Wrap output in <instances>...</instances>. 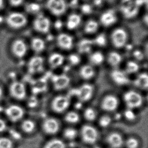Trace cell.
I'll return each instance as SVG.
<instances>
[{
    "mask_svg": "<svg viewBox=\"0 0 148 148\" xmlns=\"http://www.w3.org/2000/svg\"><path fill=\"white\" fill-rule=\"evenodd\" d=\"M6 24L13 29H20L26 25L28 19L25 14L20 12H12L7 15L5 18Z\"/></svg>",
    "mask_w": 148,
    "mask_h": 148,
    "instance_id": "1",
    "label": "cell"
},
{
    "mask_svg": "<svg viewBox=\"0 0 148 148\" xmlns=\"http://www.w3.org/2000/svg\"><path fill=\"white\" fill-rule=\"evenodd\" d=\"M80 136L84 142L92 145L98 140L99 132L96 128L90 125H84L80 130Z\"/></svg>",
    "mask_w": 148,
    "mask_h": 148,
    "instance_id": "2",
    "label": "cell"
},
{
    "mask_svg": "<svg viewBox=\"0 0 148 148\" xmlns=\"http://www.w3.org/2000/svg\"><path fill=\"white\" fill-rule=\"evenodd\" d=\"M123 99L126 106L130 109L140 107L143 102L142 95L134 90H130L125 92Z\"/></svg>",
    "mask_w": 148,
    "mask_h": 148,
    "instance_id": "3",
    "label": "cell"
},
{
    "mask_svg": "<svg viewBox=\"0 0 148 148\" xmlns=\"http://www.w3.org/2000/svg\"><path fill=\"white\" fill-rule=\"evenodd\" d=\"M9 93L13 98L22 100L26 98L27 90L25 85L20 81H14L9 86Z\"/></svg>",
    "mask_w": 148,
    "mask_h": 148,
    "instance_id": "4",
    "label": "cell"
},
{
    "mask_svg": "<svg viewBox=\"0 0 148 148\" xmlns=\"http://www.w3.org/2000/svg\"><path fill=\"white\" fill-rule=\"evenodd\" d=\"M93 87L89 84H84L78 88H75L71 90V94L77 98L80 102H87L92 97Z\"/></svg>",
    "mask_w": 148,
    "mask_h": 148,
    "instance_id": "5",
    "label": "cell"
},
{
    "mask_svg": "<svg viewBox=\"0 0 148 148\" xmlns=\"http://www.w3.org/2000/svg\"><path fill=\"white\" fill-rule=\"evenodd\" d=\"M112 44L116 48H121L125 45L127 40V34L123 28H116L111 35Z\"/></svg>",
    "mask_w": 148,
    "mask_h": 148,
    "instance_id": "6",
    "label": "cell"
},
{
    "mask_svg": "<svg viewBox=\"0 0 148 148\" xmlns=\"http://www.w3.org/2000/svg\"><path fill=\"white\" fill-rule=\"evenodd\" d=\"M7 118L13 122H18L24 116L25 112L23 108L17 105H11L5 110Z\"/></svg>",
    "mask_w": 148,
    "mask_h": 148,
    "instance_id": "7",
    "label": "cell"
},
{
    "mask_svg": "<svg viewBox=\"0 0 148 148\" xmlns=\"http://www.w3.org/2000/svg\"><path fill=\"white\" fill-rule=\"evenodd\" d=\"M51 22L48 18L42 14H38L33 21V27L37 32L47 34L49 32Z\"/></svg>",
    "mask_w": 148,
    "mask_h": 148,
    "instance_id": "8",
    "label": "cell"
},
{
    "mask_svg": "<svg viewBox=\"0 0 148 148\" xmlns=\"http://www.w3.org/2000/svg\"><path fill=\"white\" fill-rule=\"evenodd\" d=\"M70 100L68 97L60 95L55 97L51 103V108L54 112L61 113L69 107Z\"/></svg>",
    "mask_w": 148,
    "mask_h": 148,
    "instance_id": "9",
    "label": "cell"
},
{
    "mask_svg": "<svg viewBox=\"0 0 148 148\" xmlns=\"http://www.w3.org/2000/svg\"><path fill=\"white\" fill-rule=\"evenodd\" d=\"M28 51V47L26 42L21 39L14 40L11 45V51L16 58L21 59L26 56Z\"/></svg>",
    "mask_w": 148,
    "mask_h": 148,
    "instance_id": "10",
    "label": "cell"
},
{
    "mask_svg": "<svg viewBox=\"0 0 148 148\" xmlns=\"http://www.w3.org/2000/svg\"><path fill=\"white\" fill-rule=\"evenodd\" d=\"M44 59L40 56H34L30 58L27 63V70L30 74H36L44 69Z\"/></svg>",
    "mask_w": 148,
    "mask_h": 148,
    "instance_id": "11",
    "label": "cell"
},
{
    "mask_svg": "<svg viewBox=\"0 0 148 148\" xmlns=\"http://www.w3.org/2000/svg\"><path fill=\"white\" fill-rule=\"evenodd\" d=\"M50 77L55 90H62L67 88L70 84V78L65 74L52 75Z\"/></svg>",
    "mask_w": 148,
    "mask_h": 148,
    "instance_id": "12",
    "label": "cell"
},
{
    "mask_svg": "<svg viewBox=\"0 0 148 148\" xmlns=\"http://www.w3.org/2000/svg\"><path fill=\"white\" fill-rule=\"evenodd\" d=\"M59 128V123L55 118H47L42 122V130L46 134L49 135L56 134L58 132Z\"/></svg>",
    "mask_w": 148,
    "mask_h": 148,
    "instance_id": "13",
    "label": "cell"
},
{
    "mask_svg": "<svg viewBox=\"0 0 148 148\" xmlns=\"http://www.w3.org/2000/svg\"><path fill=\"white\" fill-rule=\"evenodd\" d=\"M119 104L118 99L112 95H108L103 99L101 107L103 110L107 112H112L116 110Z\"/></svg>",
    "mask_w": 148,
    "mask_h": 148,
    "instance_id": "14",
    "label": "cell"
},
{
    "mask_svg": "<svg viewBox=\"0 0 148 148\" xmlns=\"http://www.w3.org/2000/svg\"><path fill=\"white\" fill-rule=\"evenodd\" d=\"M106 143L111 148H121L124 144L123 136L119 133L111 132L106 138Z\"/></svg>",
    "mask_w": 148,
    "mask_h": 148,
    "instance_id": "15",
    "label": "cell"
},
{
    "mask_svg": "<svg viewBox=\"0 0 148 148\" xmlns=\"http://www.w3.org/2000/svg\"><path fill=\"white\" fill-rule=\"evenodd\" d=\"M57 43L58 47L63 50H70L73 45V40L70 35L62 33L57 36Z\"/></svg>",
    "mask_w": 148,
    "mask_h": 148,
    "instance_id": "16",
    "label": "cell"
},
{
    "mask_svg": "<svg viewBox=\"0 0 148 148\" xmlns=\"http://www.w3.org/2000/svg\"><path fill=\"white\" fill-rule=\"evenodd\" d=\"M100 21L103 25L108 27L117 21V17L113 10H110L104 12L100 17Z\"/></svg>",
    "mask_w": 148,
    "mask_h": 148,
    "instance_id": "17",
    "label": "cell"
},
{
    "mask_svg": "<svg viewBox=\"0 0 148 148\" xmlns=\"http://www.w3.org/2000/svg\"><path fill=\"white\" fill-rule=\"evenodd\" d=\"M111 77L114 83L118 86H124L130 82L126 74L120 70H113L111 73Z\"/></svg>",
    "mask_w": 148,
    "mask_h": 148,
    "instance_id": "18",
    "label": "cell"
},
{
    "mask_svg": "<svg viewBox=\"0 0 148 148\" xmlns=\"http://www.w3.org/2000/svg\"><path fill=\"white\" fill-rule=\"evenodd\" d=\"M123 15L126 19H131L137 15L138 13V7L132 3L127 5H122L120 8Z\"/></svg>",
    "mask_w": 148,
    "mask_h": 148,
    "instance_id": "19",
    "label": "cell"
},
{
    "mask_svg": "<svg viewBox=\"0 0 148 148\" xmlns=\"http://www.w3.org/2000/svg\"><path fill=\"white\" fill-rule=\"evenodd\" d=\"M93 40L89 39H82L78 42L77 44V50L80 54H88L91 51L93 45Z\"/></svg>",
    "mask_w": 148,
    "mask_h": 148,
    "instance_id": "20",
    "label": "cell"
},
{
    "mask_svg": "<svg viewBox=\"0 0 148 148\" xmlns=\"http://www.w3.org/2000/svg\"><path fill=\"white\" fill-rule=\"evenodd\" d=\"M64 57L62 55L57 53L51 54L49 58L48 62L52 68H56L61 66L64 62Z\"/></svg>",
    "mask_w": 148,
    "mask_h": 148,
    "instance_id": "21",
    "label": "cell"
},
{
    "mask_svg": "<svg viewBox=\"0 0 148 148\" xmlns=\"http://www.w3.org/2000/svg\"><path fill=\"white\" fill-rule=\"evenodd\" d=\"M30 47L32 50L36 53H39L42 52L46 47L44 40L40 38H32L30 42Z\"/></svg>",
    "mask_w": 148,
    "mask_h": 148,
    "instance_id": "22",
    "label": "cell"
},
{
    "mask_svg": "<svg viewBox=\"0 0 148 148\" xmlns=\"http://www.w3.org/2000/svg\"><path fill=\"white\" fill-rule=\"evenodd\" d=\"M135 86L142 90H147L148 87V75L147 73H142L138 75L134 81Z\"/></svg>",
    "mask_w": 148,
    "mask_h": 148,
    "instance_id": "23",
    "label": "cell"
},
{
    "mask_svg": "<svg viewBox=\"0 0 148 148\" xmlns=\"http://www.w3.org/2000/svg\"><path fill=\"white\" fill-rule=\"evenodd\" d=\"M95 74V71L92 66L88 65H85L80 68L79 74L81 77L84 79H90L94 76Z\"/></svg>",
    "mask_w": 148,
    "mask_h": 148,
    "instance_id": "24",
    "label": "cell"
},
{
    "mask_svg": "<svg viewBox=\"0 0 148 148\" xmlns=\"http://www.w3.org/2000/svg\"><path fill=\"white\" fill-rule=\"evenodd\" d=\"M82 18L79 15L72 14L69 16L66 23V26L69 30H73L80 24Z\"/></svg>",
    "mask_w": 148,
    "mask_h": 148,
    "instance_id": "25",
    "label": "cell"
},
{
    "mask_svg": "<svg viewBox=\"0 0 148 148\" xmlns=\"http://www.w3.org/2000/svg\"><path fill=\"white\" fill-rule=\"evenodd\" d=\"M67 4L65 0H59L54 8L50 12L54 15L60 16L66 12Z\"/></svg>",
    "mask_w": 148,
    "mask_h": 148,
    "instance_id": "26",
    "label": "cell"
},
{
    "mask_svg": "<svg viewBox=\"0 0 148 148\" xmlns=\"http://www.w3.org/2000/svg\"><path fill=\"white\" fill-rule=\"evenodd\" d=\"M121 61L122 57L117 52H110L108 55V62L111 66H117L120 64Z\"/></svg>",
    "mask_w": 148,
    "mask_h": 148,
    "instance_id": "27",
    "label": "cell"
},
{
    "mask_svg": "<svg viewBox=\"0 0 148 148\" xmlns=\"http://www.w3.org/2000/svg\"><path fill=\"white\" fill-rule=\"evenodd\" d=\"M36 128V124L34 121L30 119H26L22 121L21 124V128L25 133L30 134L34 132Z\"/></svg>",
    "mask_w": 148,
    "mask_h": 148,
    "instance_id": "28",
    "label": "cell"
},
{
    "mask_svg": "<svg viewBox=\"0 0 148 148\" xmlns=\"http://www.w3.org/2000/svg\"><path fill=\"white\" fill-rule=\"evenodd\" d=\"M44 148H66V145L60 139L54 138L47 142Z\"/></svg>",
    "mask_w": 148,
    "mask_h": 148,
    "instance_id": "29",
    "label": "cell"
},
{
    "mask_svg": "<svg viewBox=\"0 0 148 148\" xmlns=\"http://www.w3.org/2000/svg\"><path fill=\"white\" fill-rule=\"evenodd\" d=\"M98 22L94 20H89L84 26V32L89 34H94L98 30Z\"/></svg>",
    "mask_w": 148,
    "mask_h": 148,
    "instance_id": "30",
    "label": "cell"
},
{
    "mask_svg": "<svg viewBox=\"0 0 148 148\" xmlns=\"http://www.w3.org/2000/svg\"><path fill=\"white\" fill-rule=\"evenodd\" d=\"M80 117L77 113L74 111H70L66 113L64 117V120L67 123L75 124L79 121Z\"/></svg>",
    "mask_w": 148,
    "mask_h": 148,
    "instance_id": "31",
    "label": "cell"
},
{
    "mask_svg": "<svg viewBox=\"0 0 148 148\" xmlns=\"http://www.w3.org/2000/svg\"><path fill=\"white\" fill-rule=\"evenodd\" d=\"M48 77V76H46L40 79L36 82L34 90L37 92H42L46 90L48 86L47 79Z\"/></svg>",
    "mask_w": 148,
    "mask_h": 148,
    "instance_id": "32",
    "label": "cell"
},
{
    "mask_svg": "<svg viewBox=\"0 0 148 148\" xmlns=\"http://www.w3.org/2000/svg\"><path fill=\"white\" fill-rule=\"evenodd\" d=\"M104 56L101 52H96L90 56V60L92 64L99 65L104 61Z\"/></svg>",
    "mask_w": 148,
    "mask_h": 148,
    "instance_id": "33",
    "label": "cell"
},
{
    "mask_svg": "<svg viewBox=\"0 0 148 148\" xmlns=\"http://www.w3.org/2000/svg\"><path fill=\"white\" fill-rule=\"evenodd\" d=\"M77 130L73 128L68 127L65 129L63 133L64 138L68 140H73L76 138L77 136Z\"/></svg>",
    "mask_w": 148,
    "mask_h": 148,
    "instance_id": "34",
    "label": "cell"
},
{
    "mask_svg": "<svg viewBox=\"0 0 148 148\" xmlns=\"http://www.w3.org/2000/svg\"><path fill=\"white\" fill-rule=\"evenodd\" d=\"M84 116L86 120L89 121H92L96 118L97 113L94 109L87 108L84 110Z\"/></svg>",
    "mask_w": 148,
    "mask_h": 148,
    "instance_id": "35",
    "label": "cell"
},
{
    "mask_svg": "<svg viewBox=\"0 0 148 148\" xmlns=\"http://www.w3.org/2000/svg\"><path fill=\"white\" fill-rule=\"evenodd\" d=\"M139 65L136 62L132 61H130L126 65V71L129 74L134 73L138 72L139 70Z\"/></svg>",
    "mask_w": 148,
    "mask_h": 148,
    "instance_id": "36",
    "label": "cell"
},
{
    "mask_svg": "<svg viewBox=\"0 0 148 148\" xmlns=\"http://www.w3.org/2000/svg\"><path fill=\"white\" fill-rule=\"evenodd\" d=\"M25 9L27 12L30 14H35L38 13L40 10V6L38 4L32 3L26 5Z\"/></svg>",
    "mask_w": 148,
    "mask_h": 148,
    "instance_id": "37",
    "label": "cell"
},
{
    "mask_svg": "<svg viewBox=\"0 0 148 148\" xmlns=\"http://www.w3.org/2000/svg\"><path fill=\"white\" fill-rule=\"evenodd\" d=\"M124 144L127 148H138L140 144L138 139L134 137L127 138L126 141L124 142Z\"/></svg>",
    "mask_w": 148,
    "mask_h": 148,
    "instance_id": "38",
    "label": "cell"
},
{
    "mask_svg": "<svg viewBox=\"0 0 148 148\" xmlns=\"http://www.w3.org/2000/svg\"><path fill=\"white\" fill-rule=\"evenodd\" d=\"M13 143L7 138H0V148H13Z\"/></svg>",
    "mask_w": 148,
    "mask_h": 148,
    "instance_id": "39",
    "label": "cell"
},
{
    "mask_svg": "<svg viewBox=\"0 0 148 148\" xmlns=\"http://www.w3.org/2000/svg\"><path fill=\"white\" fill-rule=\"evenodd\" d=\"M112 119L110 116L108 115H104L100 118L99 120V124L102 127H108L111 123Z\"/></svg>",
    "mask_w": 148,
    "mask_h": 148,
    "instance_id": "40",
    "label": "cell"
},
{
    "mask_svg": "<svg viewBox=\"0 0 148 148\" xmlns=\"http://www.w3.org/2000/svg\"><path fill=\"white\" fill-rule=\"evenodd\" d=\"M93 42L94 44L98 46H105L107 43L106 36L104 34H100L98 36H97Z\"/></svg>",
    "mask_w": 148,
    "mask_h": 148,
    "instance_id": "41",
    "label": "cell"
},
{
    "mask_svg": "<svg viewBox=\"0 0 148 148\" xmlns=\"http://www.w3.org/2000/svg\"><path fill=\"white\" fill-rule=\"evenodd\" d=\"M68 61L71 65L75 66L80 63V58L76 54H71L68 57Z\"/></svg>",
    "mask_w": 148,
    "mask_h": 148,
    "instance_id": "42",
    "label": "cell"
},
{
    "mask_svg": "<svg viewBox=\"0 0 148 148\" xmlns=\"http://www.w3.org/2000/svg\"><path fill=\"white\" fill-rule=\"evenodd\" d=\"M124 117L128 120L132 121L136 118V115L132 109H127L124 113Z\"/></svg>",
    "mask_w": 148,
    "mask_h": 148,
    "instance_id": "43",
    "label": "cell"
},
{
    "mask_svg": "<svg viewBox=\"0 0 148 148\" xmlns=\"http://www.w3.org/2000/svg\"><path fill=\"white\" fill-rule=\"evenodd\" d=\"M81 10L82 13L84 14H91L92 12V7L88 4H84L81 7Z\"/></svg>",
    "mask_w": 148,
    "mask_h": 148,
    "instance_id": "44",
    "label": "cell"
},
{
    "mask_svg": "<svg viewBox=\"0 0 148 148\" xmlns=\"http://www.w3.org/2000/svg\"><path fill=\"white\" fill-rule=\"evenodd\" d=\"M133 56L135 59L138 61H141L144 59V55L142 52L140 50H135L134 52H133Z\"/></svg>",
    "mask_w": 148,
    "mask_h": 148,
    "instance_id": "45",
    "label": "cell"
},
{
    "mask_svg": "<svg viewBox=\"0 0 148 148\" xmlns=\"http://www.w3.org/2000/svg\"><path fill=\"white\" fill-rule=\"evenodd\" d=\"M59 0H48L46 3V7L50 11L54 8Z\"/></svg>",
    "mask_w": 148,
    "mask_h": 148,
    "instance_id": "46",
    "label": "cell"
},
{
    "mask_svg": "<svg viewBox=\"0 0 148 148\" xmlns=\"http://www.w3.org/2000/svg\"><path fill=\"white\" fill-rule=\"evenodd\" d=\"M11 6L17 7L21 6L24 2V0H8Z\"/></svg>",
    "mask_w": 148,
    "mask_h": 148,
    "instance_id": "47",
    "label": "cell"
},
{
    "mask_svg": "<svg viewBox=\"0 0 148 148\" xmlns=\"http://www.w3.org/2000/svg\"><path fill=\"white\" fill-rule=\"evenodd\" d=\"M7 124L3 119L0 118V132H2L6 130Z\"/></svg>",
    "mask_w": 148,
    "mask_h": 148,
    "instance_id": "48",
    "label": "cell"
},
{
    "mask_svg": "<svg viewBox=\"0 0 148 148\" xmlns=\"http://www.w3.org/2000/svg\"><path fill=\"white\" fill-rule=\"evenodd\" d=\"M146 3L147 4L148 3V1L147 0H136L134 2V4L136 5L137 7H140L142 6L143 4Z\"/></svg>",
    "mask_w": 148,
    "mask_h": 148,
    "instance_id": "49",
    "label": "cell"
},
{
    "mask_svg": "<svg viewBox=\"0 0 148 148\" xmlns=\"http://www.w3.org/2000/svg\"><path fill=\"white\" fill-rule=\"evenodd\" d=\"M78 0H71V2H70L69 5L71 8H76V7L78 5Z\"/></svg>",
    "mask_w": 148,
    "mask_h": 148,
    "instance_id": "50",
    "label": "cell"
},
{
    "mask_svg": "<svg viewBox=\"0 0 148 148\" xmlns=\"http://www.w3.org/2000/svg\"><path fill=\"white\" fill-rule=\"evenodd\" d=\"M94 4L97 7H100L103 5V0H94Z\"/></svg>",
    "mask_w": 148,
    "mask_h": 148,
    "instance_id": "51",
    "label": "cell"
},
{
    "mask_svg": "<svg viewBox=\"0 0 148 148\" xmlns=\"http://www.w3.org/2000/svg\"><path fill=\"white\" fill-rule=\"evenodd\" d=\"M62 26V23L60 20H58L55 23V27L57 29H60Z\"/></svg>",
    "mask_w": 148,
    "mask_h": 148,
    "instance_id": "52",
    "label": "cell"
},
{
    "mask_svg": "<svg viewBox=\"0 0 148 148\" xmlns=\"http://www.w3.org/2000/svg\"><path fill=\"white\" fill-rule=\"evenodd\" d=\"M132 3V0H122V5H127Z\"/></svg>",
    "mask_w": 148,
    "mask_h": 148,
    "instance_id": "53",
    "label": "cell"
},
{
    "mask_svg": "<svg viewBox=\"0 0 148 148\" xmlns=\"http://www.w3.org/2000/svg\"><path fill=\"white\" fill-rule=\"evenodd\" d=\"M3 97V90L2 86H0V101L2 100Z\"/></svg>",
    "mask_w": 148,
    "mask_h": 148,
    "instance_id": "54",
    "label": "cell"
},
{
    "mask_svg": "<svg viewBox=\"0 0 148 148\" xmlns=\"http://www.w3.org/2000/svg\"><path fill=\"white\" fill-rule=\"evenodd\" d=\"M4 6V0H0V11L3 9Z\"/></svg>",
    "mask_w": 148,
    "mask_h": 148,
    "instance_id": "55",
    "label": "cell"
},
{
    "mask_svg": "<svg viewBox=\"0 0 148 148\" xmlns=\"http://www.w3.org/2000/svg\"><path fill=\"white\" fill-rule=\"evenodd\" d=\"M144 22H145L146 25H147V24H148V15L147 14L144 16Z\"/></svg>",
    "mask_w": 148,
    "mask_h": 148,
    "instance_id": "56",
    "label": "cell"
},
{
    "mask_svg": "<svg viewBox=\"0 0 148 148\" xmlns=\"http://www.w3.org/2000/svg\"><path fill=\"white\" fill-rule=\"evenodd\" d=\"M107 1H109V2H111H111H114L115 0H107Z\"/></svg>",
    "mask_w": 148,
    "mask_h": 148,
    "instance_id": "57",
    "label": "cell"
},
{
    "mask_svg": "<svg viewBox=\"0 0 148 148\" xmlns=\"http://www.w3.org/2000/svg\"><path fill=\"white\" fill-rule=\"evenodd\" d=\"M37 1H41V0H37Z\"/></svg>",
    "mask_w": 148,
    "mask_h": 148,
    "instance_id": "58",
    "label": "cell"
},
{
    "mask_svg": "<svg viewBox=\"0 0 148 148\" xmlns=\"http://www.w3.org/2000/svg\"><path fill=\"white\" fill-rule=\"evenodd\" d=\"M147 1H148V0H147Z\"/></svg>",
    "mask_w": 148,
    "mask_h": 148,
    "instance_id": "59",
    "label": "cell"
}]
</instances>
